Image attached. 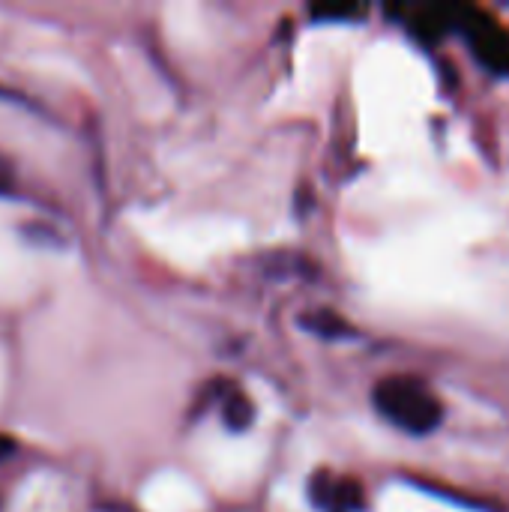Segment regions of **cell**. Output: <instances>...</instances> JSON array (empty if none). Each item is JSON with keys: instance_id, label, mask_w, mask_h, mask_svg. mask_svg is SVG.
<instances>
[{"instance_id": "2", "label": "cell", "mask_w": 509, "mask_h": 512, "mask_svg": "<svg viewBox=\"0 0 509 512\" xmlns=\"http://www.w3.org/2000/svg\"><path fill=\"white\" fill-rule=\"evenodd\" d=\"M222 417H225V423H228L231 429H246L249 420H252V405H249V399L240 396V393H231V396L225 399Z\"/></svg>"}, {"instance_id": "3", "label": "cell", "mask_w": 509, "mask_h": 512, "mask_svg": "<svg viewBox=\"0 0 509 512\" xmlns=\"http://www.w3.org/2000/svg\"><path fill=\"white\" fill-rule=\"evenodd\" d=\"M12 453H15V441H12L9 435H3V432H0V462H6Z\"/></svg>"}, {"instance_id": "4", "label": "cell", "mask_w": 509, "mask_h": 512, "mask_svg": "<svg viewBox=\"0 0 509 512\" xmlns=\"http://www.w3.org/2000/svg\"><path fill=\"white\" fill-rule=\"evenodd\" d=\"M9 174H12V171H9V162H6V159H0V189H6V186H9Z\"/></svg>"}, {"instance_id": "1", "label": "cell", "mask_w": 509, "mask_h": 512, "mask_svg": "<svg viewBox=\"0 0 509 512\" xmlns=\"http://www.w3.org/2000/svg\"><path fill=\"white\" fill-rule=\"evenodd\" d=\"M375 411L408 435H429L444 423V405L441 399L417 378L393 375L384 378L372 393Z\"/></svg>"}]
</instances>
